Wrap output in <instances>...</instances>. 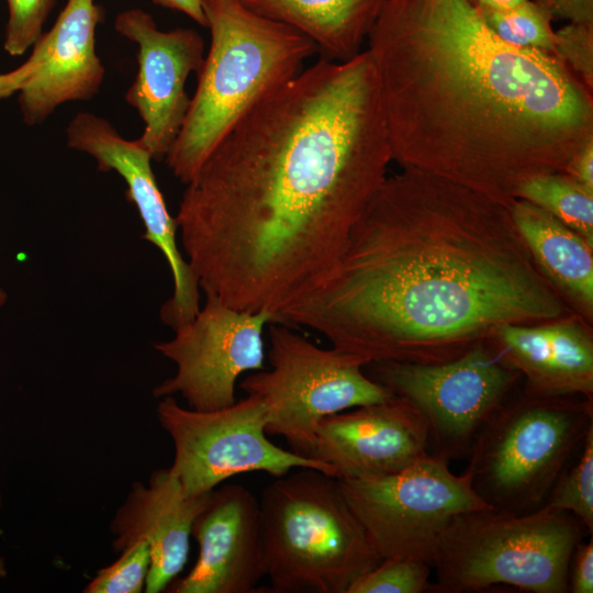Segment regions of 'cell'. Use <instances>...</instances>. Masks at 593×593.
Returning a JSON list of instances; mask_svg holds the SVG:
<instances>
[{
  "label": "cell",
  "mask_w": 593,
  "mask_h": 593,
  "mask_svg": "<svg viewBox=\"0 0 593 593\" xmlns=\"http://www.w3.org/2000/svg\"><path fill=\"white\" fill-rule=\"evenodd\" d=\"M526 0H470L478 10H501L514 7Z\"/></svg>",
  "instance_id": "836d02e7"
},
{
  "label": "cell",
  "mask_w": 593,
  "mask_h": 593,
  "mask_svg": "<svg viewBox=\"0 0 593 593\" xmlns=\"http://www.w3.org/2000/svg\"><path fill=\"white\" fill-rule=\"evenodd\" d=\"M551 54L593 92V22H568L555 31Z\"/></svg>",
  "instance_id": "4316f807"
},
{
  "label": "cell",
  "mask_w": 593,
  "mask_h": 593,
  "mask_svg": "<svg viewBox=\"0 0 593 593\" xmlns=\"http://www.w3.org/2000/svg\"><path fill=\"white\" fill-rule=\"evenodd\" d=\"M35 69V61L29 57L18 68L0 74V101L18 93Z\"/></svg>",
  "instance_id": "1f68e13d"
},
{
  "label": "cell",
  "mask_w": 593,
  "mask_h": 593,
  "mask_svg": "<svg viewBox=\"0 0 593 593\" xmlns=\"http://www.w3.org/2000/svg\"><path fill=\"white\" fill-rule=\"evenodd\" d=\"M491 32L512 46L551 54L552 14L536 0L501 10H478Z\"/></svg>",
  "instance_id": "603a6c76"
},
{
  "label": "cell",
  "mask_w": 593,
  "mask_h": 593,
  "mask_svg": "<svg viewBox=\"0 0 593 593\" xmlns=\"http://www.w3.org/2000/svg\"><path fill=\"white\" fill-rule=\"evenodd\" d=\"M203 11L210 48L183 124L165 157L184 184L245 115L317 53L304 34L255 13L242 0H203Z\"/></svg>",
  "instance_id": "277c9868"
},
{
  "label": "cell",
  "mask_w": 593,
  "mask_h": 593,
  "mask_svg": "<svg viewBox=\"0 0 593 593\" xmlns=\"http://www.w3.org/2000/svg\"><path fill=\"white\" fill-rule=\"evenodd\" d=\"M570 310L508 208L414 168L385 177L331 270L276 323L372 361L439 363Z\"/></svg>",
  "instance_id": "7a4b0ae2"
},
{
  "label": "cell",
  "mask_w": 593,
  "mask_h": 593,
  "mask_svg": "<svg viewBox=\"0 0 593 593\" xmlns=\"http://www.w3.org/2000/svg\"><path fill=\"white\" fill-rule=\"evenodd\" d=\"M212 492V491H211ZM211 492L187 495L169 468L158 469L147 485L134 482L125 502L116 511L110 530L112 547L121 552L137 540L150 550L146 593L166 590L183 570L190 550V536Z\"/></svg>",
  "instance_id": "ac0fdd59"
},
{
  "label": "cell",
  "mask_w": 593,
  "mask_h": 593,
  "mask_svg": "<svg viewBox=\"0 0 593 593\" xmlns=\"http://www.w3.org/2000/svg\"><path fill=\"white\" fill-rule=\"evenodd\" d=\"M114 27L138 47L137 72L125 94L144 123L137 141L153 159H165L190 105L186 82L202 66L203 38L192 29L161 31L142 9L119 13Z\"/></svg>",
  "instance_id": "5bb4252c"
},
{
  "label": "cell",
  "mask_w": 593,
  "mask_h": 593,
  "mask_svg": "<svg viewBox=\"0 0 593 593\" xmlns=\"http://www.w3.org/2000/svg\"><path fill=\"white\" fill-rule=\"evenodd\" d=\"M8 574V569L4 559L0 556V580L4 579Z\"/></svg>",
  "instance_id": "e575fe53"
},
{
  "label": "cell",
  "mask_w": 593,
  "mask_h": 593,
  "mask_svg": "<svg viewBox=\"0 0 593 593\" xmlns=\"http://www.w3.org/2000/svg\"><path fill=\"white\" fill-rule=\"evenodd\" d=\"M68 147L86 153L98 169L118 172L126 183V199L134 203L145 232L169 265L172 296L161 306L160 318L174 331L191 321L200 310L199 282L177 245V222L168 211L152 169L153 157L136 139L124 138L105 119L89 112L76 114L66 128Z\"/></svg>",
  "instance_id": "4fadbf2b"
},
{
  "label": "cell",
  "mask_w": 593,
  "mask_h": 593,
  "mask_svg": "<svg viewBox=\"0 0 593 593\" xmlns=\"http://www.w3.org/2000/svg\"><path fill=\"white\" fill-rule=\"evenodd\" d=\"M157 417L175 447L169 470L189 496L206 494L234 475L254 471L278 478L311 468L336 478L331 466L283 449L267 437V410L255 395L212 411L186 409L174 396H164Z\"/></svg>",
  "instance_id": "8fae6325"
},
{
  "label": "cell",
  "mask_w": 593,
  "mask_h": 593,
  "mask_svg": "<svg viewBox=\"0 0 593 593\" xmlns=\"http://www.w3.org/2000/svg\"><path fill=\"white\" fill-rule=\"evenodd\" d=\"M553 18L567 22H593V0H536Z\"/></svg>",
  "instance_id": "f546056e"
},
{
  "label": "cell",
  "mask_w": 593,
  "mask_h": 593,
  "mask_svg": "<svg viewBox=\"0 0 593 593\" xmlns=\"http://www.w3.org/2000/svg\"><path fill=\"white\" fill-rule=\"evenodd\" d=\"M430 566L413 559H382L355 581L347 593H421L432 589Z\"/></svg>",
  "instance_id": "d4e9b609"
},
{
  "label": "cell",
  "mask_w": 593,
  "mask_h": 593,
  "mask_svg": "<svg viewBox=\"0 0 593 593\" xmlns=\"http://www.w3.org/2000/svg\"><path fill=\"white\" fill-rule=\"evenodd\" d=\"M390 161L369 51L302 69L187 183L175 219L200 288L277 320L334 266Z\"/></svg>",
  "instance_id": "6da1fadb"
},
{
  "label": "cell",
  "mask_w": 593,
  "mask_h": 593,
  "mask_svg": "<svg viewBox=\"0 0 593 593\" xmlns=\"http://www.w3.org/2000/svg\"><path fill=\"white\" fill-rule=\"evenodd\" d=\"M2 534H3V530H2V528L0 527V536H1Z\"/></svg>",
  "instance_id": "8d00e7d4"
},
{
  "label": "cell",
  "mask_w": 593,
  "mask_h": 593,
  "mask_svg": "<svg viewBox=\"0 0 593 593\" xmlns=\"http://www.w3.org/2000/svg\"><path fill=\"white\" fill-rule=\"evenodd\" d=\"M100 9L94 0H68L52 29L32 47L35 69L18 92L24 123L44 122L59 105L91 100L104 68L96 52Z\"/></svg>",
  "instance_id": "e0dca14e"
},
{
  "label": "cell",
  "mask_w": 593,
  "mask_h": 593,
  "mask_svg": "<svg viewBox=\"0 0 593 593\" xmlns=\"http://www.w3.org/2000/svg\"><path fill=\"white\" fill-rule=\"evenodd\" d=\"M349 507L382 559H413L432 567L451 521L489 508L470 474L454 473L449 460L425 455L392 474L338 479Z\"/></svg>",
  "instance_id": "9c48e42d"
},
{
  "label": "cell",
  "mask_w": 593,
  "mask_h": 593,
  "mask_svg": "<svg viewBox=\"0 0 593 593\" xmlns=\"http://www.w3.org/2000/svg\"><path fill=\"white\" fill-rule=\"evenodd\" d=\"M150 567V550L143 539L121 551L118 560L98 571L85 593H139L145 589Z\"/></svg>",
  "instance_id": "484cf974"
},
{
  "label": "cell",
  "mask_w": 593,
  "mask_h": 593,
  "mask_svg": "<svg viewBox=\"0 0 593 593\" xmlns=\"http://www.w3.org/2000/svg\"><path fill=\"white\" fill-rule=\"evenodd\" d=\"M55 0H7L9 19L3 48L13 57L25 54L43 34L44 22Z\"/></svg>",
  "instance_id": "83f0119b"
},
{
  "label": "cell",
  "mask_w": 593,
  "mask_h": 593,
  "mask_svg": "<svg viewBox=\"0 0 593 593\" xmlns=\"http://www.w3.org/2000/svg\"><path fill=\"white\" fill-rule=\"evenodd\" d=\"M591 326L569 312L545 322L504 325L488 342L525 378L524 391L593 399Z\"/></svg>",
  "instance_id": "d6986e66"
},
{
  "label": "cell",
  "mask_w": 593,
  "mask_h": 593,
  "mask_svg": "<svg viewBox=\"0 0 593 593\" xmlns=\"http://www.w3.org/2000/svg\"><path fill=\"white\" fill-rule=\"evenodd\" d=\"M563 172L593 189V137L589 138L569 159Z\"/></svg>",
  "instance_id": "4dcf8cb0"
},
{
  "label": "cell",
  "mask_w": 593,
  "mask_h": 593,
  "mask_svg": "<svg viewBox=\"0 0 593 593\" xmlns=\"http://www.w3.org/2000/svg\"><path fill=\"white\" fill-rule=\"evenodd\" d=\"M593 425V399L523 391L505 400L478 434L467 472L492 508H541Z\"/></svg>",
  "instance_id": "52a82bcc"
},
{
  "label": "cell",
  "mask_w": 593,
  "mask_h": 593,
  "mask_svg": "<svg viewBox=\"0 0 593 593\" xmlns=\"http://www.w3.org/2000/svg\"><path fill=\"white\" fill-rule=\"evenodd\" d=\"M585 532L572 514L546 506L521 515L492 507L460 514L438 544L433 588L462 593L506 584L567 593L571 558Z\"/></svg>",
  "instance_id": "8992f818"
},
{
  "label": "cell",
  "mask_w": 593,
  "mask_h": 593,
  "mask_svg": "<svg viewBox=\"0 0 593 593\" xmlns=\"http://www.w3.org/2000/svg\"><path fill=\"white\" fill-rule=\"evenodd\" d=\"M192 536L199 545L191 571L172 584V593H254L267 575L259 500L237 483L215 488L197 517Z\"/></svg>",
  "instance_id": "2e32d148"
},
{
  "label": "cell",
  "mask_w": 593,
  "mask_h": 593,
  "mask_svg": "<svg viewBox=\"0 0 593 593\" xmlns=\"http://www.w3.org/2000/svg\"><path fill=\"white\" fill-rule=\"evenodd\" d=\"M8 300V294L7 292L0 288V309L5 304ZM0 507H1V496H0Z\"/></svg>",
  "instance_id": "d590c367"
},
{
  "label": "cell",
  "mask_w": 593,
  "mask_h": 593,
  "mask_svg": "<svg viewBox=\"0 0 593 593\" xmlns=\"http://www.w3.org/2000/svg\"><path fill=\"white\" fill-rule=\"evenodd\" d=\"M569 592H593V539L575 547L569 568Z\"/></svg>",
  "instance_id": "f1b7e54d"
},
{
  "label": "cell",
  "mask_w": 593,
  "mask_h": 593,
  "mask_svg": "<svg viewBox=\"0 0 593 593\" xmlns=\"http://www.w3.org/2000/svg\"><path fill=\"white\" fill-rule=\"evenodd\" d=\"M392 160L508 206L593 137V92L506 44L470 0H385L369 35Z\"/></svg>",
  "instance_id": "3957f363"
},
{
  "label": "cell",
  "mask_w": 593,
  "mask_h": 593,
  "mask_svg": "<svg viewBox=\"0 0 593 593\" xmlns=\"http://www.w3.org/2000/svg\"><path fill=\"white\" fill-rule=\"evenodd\" d=\"M259 505L271 592L347 593L382 560L333 475L290 471Z\"/></svg>",
  "instance_id": "5b68a950"
},
{
  "label": "cell",
  "mask_w": 593,
  "mask_h": 593,
  "mask_svg": "<svg viewBox=\"0 0 593 593\" xmlns=\"http://www.w3.org/2000/svg\"><path fill=\"white\" fill-rule=\"evenodd\" d=\"M269 343L270 370L247 376L239 388L265 404L266 433L300 456L312 458L323 418L392 395L368 377L358 355L321 348L280 323L270 324Z\"/></svg>",
  "instance_id": "ba28073f"
},
{
  "label": "cell",
  "mask_w": 593,
  "mask_h": 593,
  "mask_svg": "<svg viewBox=\"0 0 593 593\" xmlns=\"http://www.w3.org/2000/svg\"><path fill=\"white\" fill-rule=\"evenodd\" d=\"M581 452L556 481L544 506L568 512L592 535L593 530V425L585 434Z\"/></svg>",
  "instance_id": "cb8c5ba5"
},
{
  "label": "cell",
  "mask_w": 593,
  "mask_h": 593,
  "mask_svg": "<svg viewBox=\"0 0 593 593\" xmlns=\"http://www.w3.org/2000/svg\"><path fill=\"white\" fill-rule=\"evenodd\" d=\"M251 11L309 37L321 58L345 61L361 51L385 0H242Z\"/></svg>",
  "instance_id": "44dd1931"
},
{
  "label": "cell",
  "mask_w": 593,
  "mask_h": 593,
  "mask_svg": "<svg viewBox=\"0 0 593 593\" xmlns=\"http://www.w3.org/2000/svg\"><path fill=\"white\" fill-rule=\"evenodd\" d=\"M276 323L267 311L245 312L206 295L197 315L155 349L175 362L174 377L154 388L156 398L180 394L188 406L212 411L232 405L237 379L265 369L262 333Z\"/></svg>",
  "instance_id": "7c38bea8"
},
{
  "label": "cell",
  "mask_w": 593,
  "mask_h": 593,
  "mask_svg": "<svg viewBox=\"0 0 593 593\" xmlns=\"http://www.w3.org/2000/svg\"><path fill=\"white\" fill-rule=\"evenodd\" d=\"M515 199L540 208L593 245V189L566 172L530 178L517 189Z\"/></svg>",
  "instance_id": "7402d4cb"
},
{
  "label": "cell",
  "mask_w": 593,
  "mask_h": 593,
  "mask_svg": "<svg viewBox=\"0 0 593 593\" xmlns=\"http://www.w3.org/2000/svg\"><path fill=\"white\" fill-rule=\"evenodd\" d=\"M155 4L180 11L202 26H206L203 0H152Z\"/></svg>",
  "instance_id": "d6a6232c"
},
{
  "label": "cell",
  "mask_w": 593,
  "mask_h": 593,
  "mask_svg": "<svg viewBox=\"0 0 593 593\" xmlns=\"http://www.w3.org/2000/svg\"><path fill=\"white\" fill-rule=\"evenodd\" d=\"M365 368L421 413L434 455L449 461L469 457L482 427L522 379L488 340L446 362L372 361Z\"/></svg>",
  "instance_id": "30bf717a"
},
{
  "label": "cell",
  "mask_w": 593,
  "mask_h": 593,
  "mask_svg": "<svg viewBox=\"0 0 593 593\" xmlns=\"http://www.w3.org/2000/svg\"><path fill=\"white\" fill-rule=\"evenodd\" d=\"M428 446L421 413L392 394L323 418L312 458L331 466L338 479H365L401 471L427 455Z\"/></svg>",
  "instance_id": "9a60e30c"
},
{
  "label": "cell",
  "mask_w": 593,
  "mask_h": 593,
  "mask_svg": "<svg viewBox=\"0 0 593 593\" xmlns=\"http://www.w3.org/2000/svg\"><path fill=\"white\" fill-rule=\"evenodd\" d=\"M535 266L572 313L593 322V245L522 199L508 206Z\"/></svg>",
  "instance_id": "ffe728a7"
}]
</instances>
